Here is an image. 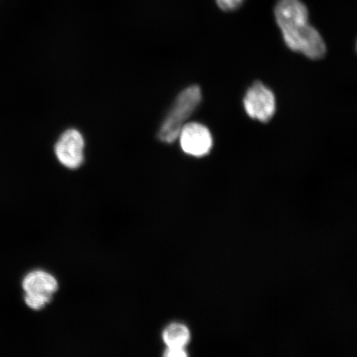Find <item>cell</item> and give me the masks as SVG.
<instances>
[{
  "label": "cell",
  "instance_id": "obj_1",
  "mask_svg": "<svg viewBox=\"0 0 357 357\" xmlns=\"http://www.w3.org/2000/svg\"><path fill=\"white\" fill-rule=\"evenodd\" d=\"M276 22L287 47L311 60L327 52L322 36L310 24L309 11L301 0H279L275 8Z\"/></svg>",
  "mask_w": 357,
  "mask_h": 357
},
{
  "label": "cell",
  "instance_id": "obj_4",
  "mask_svg": "<svg viewBox=\"0 0 357 357\" xmlns=\"http://www.w3.org/2000/svg\"><path fill=\"white\" fill-rule=\"evenodd\" d=\"M243 105L250 118L267 123L275 114V96L265 84L257 82L245 93Z\"/></svg>",
  "mask_w": 357,
  "mask_h": 357
},
{
  "label": "cell",
  "instance_id": "obj_2",
  "mask_svg": "<svg viewBox=\"0 0 357 357\" xmlns=\"http://www.w3.org/2000/svg\"><path fill=\"white\" fill-rule=\"evenodd\" d=\"M201 100L202 91L199 86H191L181 92L160 128L159 139L166 144L176 141L187 119L197 109Z\"/></svg>",
  "mask_w": 357,
  "mask_h": 357
},
{
  "label": "cell",
  "instance_id": "obj_7",
  "mask_svg": "<svg viewBox=\"0 0 357 357\" xmlns=\"http://www.w3.org/2000/svg\"><path fill=\"white\" fill-rule=\"evenodd\" d=\"M191 333L186 325L173 323L167 326L162 333V339L167 348L185 349L189 344Z\"/></svg>",
  "mask_w": 357,
  "mask_h": 357
},
{
  "label": "cell",
  "instance_id": "obj_5",
  "mask_svg": "<svg viewBox=\"0 0 357 357\" xmlns=\"http://www.w3.org/2000/svg\"><path fill=\"white\" fill-rule=\"evenodd\" d=\"M178 138L183 151L195 158H203L211 153L213 149L211 131L206 126L199 123H185Z\"/></svg>",
  "mask_w": 357,
  "mask_h": 357
},
{
  "label": "cell",
  "instance_id": "obj_8",
  "mask_svg": "<svg viewBox=\"0 0 357 357\" xmlns=\"http://www.w3.org/2000/svg\"><path fill=\"white\" fill-rule=\"evenodd\" d=\"M218 7L221 8L222 10L229 12L234 11L238 8L245 0H216Z\"/></svg>",
  "mask_w": 357,
  "mask_h": 357
},
{
  "label": "cell",
  "instance_id": "obj_6",
  "mask_svg": "<svg viewBox=\"0 0 357 357\" xmlns=\"http://www.w3.org/2000/svg\"><path fill=\"white\" fill-rule=\"evenodd\" d=\"M84 138L79 131L69 129L66 131L55 146V153L58 160L64 167L77 169L84 162Z\"/></svg>",
  "mask_w": 357,
  "mask_h": 357
},
{
  "label": "cell",
  "instance_id": "obj_3",
  "mask_svg": "<svg viewBox=\"0 0 357 357\" xmlns=\"http://www.w3.org/2000/svg\"><path fill=\"white\" fill-rule=\"evenodd\" d=\"M24 302L29 309L41 310L50 303L59 283L54 275L43 270L30 271L22 281Z\"/></svg>",
  "mask_w": 357,
  "mask_h": 357
},
{
  "label": "cell",
  "instance_id": "obj_9",
  "mask_svg": "<svg viewBox=\"0 0 357 357\" xmlns=\"http://www.w3.org/2000/svg\"><path fill=\"white\" fill-rule=\"evenodd\" d=\"M164 356L167 357H185L187 356V352L185 349H182V348L167 347Z\"/></svg>",
  "mask_w": 357,
  "mask_h": 357
}]
</instances>
